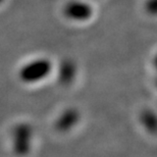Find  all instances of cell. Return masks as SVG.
<instances>
[{"label": "cell", "mask_w": 157, "mask_h": 157, "mask_svg": "<svg viewBox=\"0 0 157 157\" xmlns=\"http://www.w3.org/2000/svg\"><path fill=\"white\" fill-rule=\"evenodd\" d=\"M32 132L28 127H18L14 132V150L18 154H24L30 148Z\"/></svg>", "instance_id": "3"}, {"label": "cell", "mask_w": 157, "mask_h": 157, "mask_svg": "<svg viewBox=\"0 0 157 157\" xmlns=\"http://www.w3.org/2000/svg\"><path fill=\"white\" fill-rule=\"evenodd\" d=\"M52 70V64L47 58H37L28 62L21 68L20 78L25 83H36L44 80Z\"/></svg>", "instance_id": "1"}, {"label": "cell", "mask_w": 157, "mask_h": 157, "mask_svg": "<svg viewBox=\"0 0 157 157\" xmlns=\"http://www.w3.org/2000/svg\"><path fill=\"white\" fill-rule=\"evenodd\" d=\"M3 2H4V0H0V5H1Z\"/></svg>", "instance_id": "6"}, {"label": "cell", "mask_w": 157, "mask_h": 157, "mask_svg": "<svg viewBox=\"0 0 157 157\" xmlns=\"http://www.w3.org/2000/svg\"><path fill=\"white\" fill-rule=\"evenodd\" d=\"M146 10L151 14H154L156 11V0H147L145 3Z\"/></svg>", "instance_id": "5"}, {"label": "cell", "mask_w": 157, "mask_h": 157, "mask_svg": "<svg viewBox=\"0 0 157 157\" xmlns=\"http://www.w3.org/2000/svg\"><path fill=\"white\" fill-rule=\"evenodd\" d=\"M63 15L67 20L77 23L89 21L93 15V7L90 3L83 0H71L62 9Z\"/></svg>", "instance_id": "2"}, {"label": "cell", "mask_w": 157, "mask_h": 157, "mask_svg": "<svg viewBox=\"0 0 157 157\" xmlns=\"http://www.w3.org/2000/svg\"><path fill=\"white\" fill-rule=\"evenodd\" d=\"M78 115L77 111L75 110H67L61 115L60 118L57 121V127L59 130H68L74 125L75 122H77Z\"/></svg>", "instance_id": "4"}]
</instances>
